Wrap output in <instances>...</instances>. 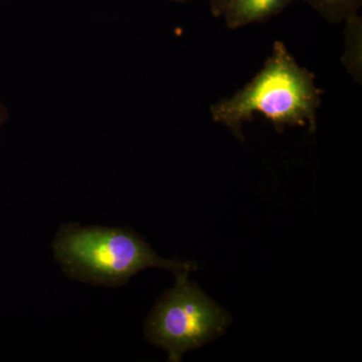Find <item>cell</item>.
I'll use <instances>...</instances> for the list:
<instances>
[{
  "mask_svg": "<svg viewBox=\"0 0 362 362\" xmlns=\"http://www.w3.org/2000/svg\"><path fill=\"white\" fill-rule=\"evenodd\" d=\"M314 80V74L300 66L277 40L251 82L232 97L211 105V117L240 140H244L243 124L251 122L255 114L265 117L280 133L295 126H308L314 132L323 94Z\"/></svg>",
  "mask_w": 362,
  "mask_h": 362,
  "instance_id": "obj_1",
  "label": "cell"
},
{
  "mask_svg": "<svg viewBox=\"0 0 362 362\" xmlns=\"http://www.w3.org/2000/svg\"><path fill=\"white\" fill-rule=\"evenodd\" d=\"M57 263L68 277L95 286L117 287L147 268L176 274L197 266L159 257L137 233L127 228L65 223L52 240Z\"/></svg>",
  "mask_w": 362,
  "mask_h": 362,
  "instance_id": "obj_2",
  "label": "cell"
},
{
  "mask_svg": "<svg viewBox=\"0 0 362 362\" xmlns=\"http://www.w3.org/2000/svg\"><path fill=\"white\" fill-rule=\"evenodd\" d=\"M188 273L176 274L175 287L162 295L145 327L147 340L165 350L171 362L220 337L230 323L228 314L188 280Z\"/></svg>",
  "mask_w": 362,
  "mask_h": 362,
  "instance_id": "obj_3",
  "label": "cell"
},
{
  "mask_svg": "<svg viewBox=\"0 0 362 362\" xmlns=\"http://www.w3.org/2000/svg\"><path fill=\"white\" fill-rule=\"evenodd\" d=\"M296 0H233L223 18L230 30L271 20Z\"/></svg>",
  "mask_w": 362,
  "mask_h": 362,
  "instance_id": "obj_4",
  "label": "cell"
},
{
  "mask_svg": "<svg viewBox=\"0 0 362 362\" xmlns=\"http://www.w3.org/2000/svg\"><path fill=\"white\" fill-rule=\"evenodd\" d=\"M345 47L341 62L352 78L362 82V20L358 13L345 21Z\"/></svg>",
  "mask_w": 362,
  "mask_h": 362,
  "instance_id": "obj_5",
  "label": "cell"
},
{
  "mask_svg": "<svg viewBox=\"0 0 362 362\" xmlns=\"http://www.w3.org/2000/svg\"><path fill=\"white\" fill-rule=\"evenodd\" d=\"M330 23L345 21L358 13L362 0H303Z\"/></svg>",
  "mask_w": 362,
  "mask_h": 362,
  "instance_id": "obj_6",
  "label": "cell"
},
{
  "mask_svg": "<svg viewBox=\"0 0 362 362\" xmlns=\"http://www.w3.org/2000/svg\"><path fill=\"white\" fill-rule=\"evenodd\" d=\"M232 1L233 0H209L211 14L214 18H221Z\"/></svg>",
  "mask_w": 362,
  "mask_h": 362,
  "instance_id": "obj_7",
  "label": "cell"
},
{
  "mask_svg": "<svg viewBox=\"0 0 362 362\" xmlns=\"http://www.w3.org/2000/svg\"><path fill=\"white\" fill-rule=\"evenodd\" d=\"M8 119V110L4 104L0 102V128L2 127L4 122Z\"/></svg>",
  "mask_w": 362,
  "mask_h": 362,
  "instance_id": "obj_8",
  "label": "cell"
},
{
  "mask_svg": "<svg viewBox=\"0 0 362 362\" xmlns=\"http://www.w3.org/2000/svg\"><path fill=\"white\" fill-rule=\"evenodd\" d=\"M171 1H175V2H187V1H190V0H171Z\"/></svg>",
  "mask_w": 362,
  "mask_h": 362,
  "instance_id": "obj_9",
  "label": "cell"
}]
</instances>
